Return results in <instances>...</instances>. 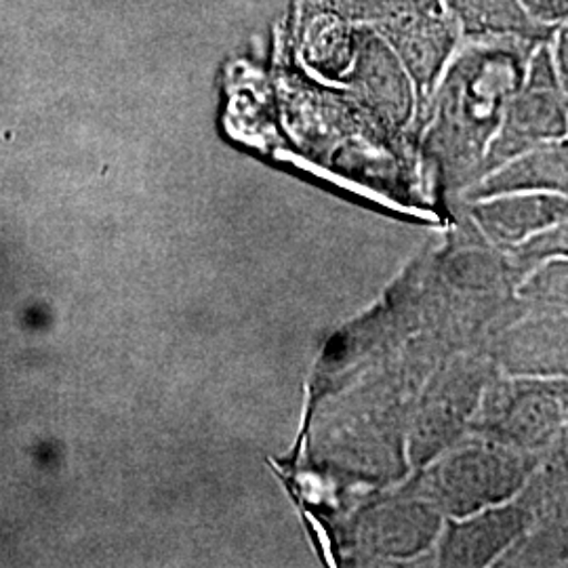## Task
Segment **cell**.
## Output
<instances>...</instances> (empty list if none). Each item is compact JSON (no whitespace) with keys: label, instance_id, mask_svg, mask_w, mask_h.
<instances>
[{"label":"cell","instance_id":"cell-10","mask_svg":"<svg viewBox=\"0 0 568 568\" xmlns=\"http://www.w3.org/2000/svg\"><path fill=\"white\" fill-rule=\"evenodd\" d=\"M447 518L419 487L377 508L368 523V546L392 558H417L434 549Z\"/></svg>","mask_w":568,"mask_h":568},{"label":"cell","instance_id":"cell-12","mask_svg":"<svg viewBox=\"0 0 568 568\" xmlns=\"http://www.w3.org/2000/svg\"><path fill=\"white\" fill-rule=\"evenodd\" d=\"M457 20L464 39L516 37L549 41L554 30L530 20L520 0H440Z\"/></svg>","mask_w":568,"mask_h":568},{"label":"cell","instance_id":"cell-1","mask_svg":"<svg viewBox=\"0 0 568 568\" xmlns=\"http://www.w3.org/2000/svg\"><path fill=\"white\" fill-rule=\"evenodd\" d=\"M537 44L541 42L516 37L464 39L459 44L419 121L424 163L447 196L459 199L476 182Z\"/></svg>","mask_w":568,"mask_h":568},{"label":"cell","instance_id":"cell-11","mask_svg":"<svg viewBox=\"0 0 568 568\" xmlns=\"http://www.w3.org/2000/svg\"><path fill=\"white\" fill-rule=\"evenodd\" d=\"M508 192H546L568 196V138L541 143L471 183L459 203Z\"/></svg>","mask_w":568,"mask_h":568},{"label":"cell","instance_id":"cell-16","mask_svg":"<svg viewBox=\"0 0 568 568\" xmlns=\"http://www.w3.org/2000/svg\"><path fill=\"white\" fill-rule=\"evenodd\" d=\"M549 49H551V60L556 65V74H558L568 98V21L560 23L554 30V34L549 39Z\"/></svg>","mask_w":568,"mask_h":568},{"label":"cell","instance_id":"cell-3","mask_svg":"<svg viewBox=\"0 0 568 568\" xmlns=\"http://www.w3.org/2000/svg\"><path fill=\"white\" fill-rule=\"evenodd\" d=\"M568 415V377L493 375L469 434L544 457L556 445Z\"/></svg>","mask_w":568,"mask_h":568},{"label":"cell","instance_id":"cell-2","mask_svg":"<svg viewBox=\"0 0 568 568\" xmlns=\"http://www.w3.org/2000/svg\"><path fill=\"white\" fill-rule=\"evenodd\" d=\"M544 457L466 436L422 467L417 487L447 520L516 499Z\"/></svg>","mask_w":568,"mask_h":568},{"label":"cell","instance_id":"cell-6","mask_svg":"<svg viewBox=\"0 0 568 568\" xmlns=\"http://www.w3.org/2000/svg\"><path fill=\"white\" fill-rule=\"evenodd\" d=\"M490 377L483 361L466 356L434 375L410 436L413 462L419 469L466 438Z\"/></svg>","mask_w":568,"mask_h":568},{"label":"cell","instance_id":"cell-14","mask_svg":"<svg viewBox=\"0 0 568 568\" xmlns=\"http://www.w3.org/2000/svg\"><path fill=\"white\" fill-rule=\"evenodd\" d=\"M520 293L535 302L568 310V257L544 260L520 286Z\"/></svg>","mask_w":568,"mask_h":568},{"label":"cell","instance_id":"cell-5","mask_svg":"<svg viewBox=\"0 0 568 568\" xmlns=\"http://www.w3.org/2000/svg\"><path fill=\"white\" fill-rule=\"evenodd\" d=\"M405 65L417 91L419 119L455 58L464 34L440 0H400L373 28Z\"/></svg>","mask_w":568,"mask_h":568},{"label":"cell","instance_id":"cell-7","mask_svg":"<svg viewBox=\"0 0 568 568\" xmlns=\"http://www.w3.org/2000/svg\"><path fill=\"white\" fill-rule=\"evenodd\" d=\"M530 485V483H528ZM537 520V499L530 487L495 508L453 518L436 541V565L445 568L499 567Z\"/></svg>","mask_w":568,"mask_h":568},{"label":"cell","instance_id":"cell-8","mask_svg":"<svg viewBox=\"0 0 568 568\" xmlns=\"http://www.w3.org/2000/svg\"><path fill=\"white\" fill-rule=\"evenodd\" d=\"M467 222L495 248L516 251L568 220V196L508 192L466 201Z\"/></svg>","mask_w":568,"mask_h":568},{"label":"cell","instance_id":"cell-17","mask_svg":"<svg viewBox=\"0 0 568 568\" xmlns=\"http://www.w3.org/2000/svg\"><path fill=\"white\" fill-rule=\"evenodd\" d=\"M544 462L549 466L558 467V469H568V415L556 445L551 447Z\"/></svg>","mask_w":568,"mask_h":568},{"label":"cell","instance_id":"cell-13","mask_svg":"<svg viewBox=\"0 0 568 568\" xmlns=\"http://www.w3.org/2000/svg\"><path fill=\"white\" fill-rule=\"evenodd\" d=\"M504 278V262L483 251H462L447 262V281L464 288L487 291Z\"/></svg>","mask_w":568,"mask_h":568},{"label":"cell","instance_id":"cell-4","mask_svg":"<svg viewBox=\"0 0 568 568\" xmlns=\"http://www.w3.org/2000/svg\"><path fill=\"white\" fill-rule=\"evenodd\" d=\"M565 138H568V98L546 41L537 44L528 58L523 87L511 98L495 138L488 143L476 182L523 152Z\"/></svg>","mask_w":568,"mask_h":568},{"label":"cell","instance_id":"cell-9","mask_svg":"<svg viewBox=\"0 0 568 568\" xmlns=\"http://www.w3.org/2000/svg\"><path fill=\"white\" fill-rule=\"evenodd\" d=\"M352 70L365 102L386 124L405 129L406 124L417 122L419 102L415 84L396 53L375 30L358 37Z\"/></svg>","mask_w":568,"mask_h":568},{"label":"cell","instance_id":"cell-15","mask_svg":"<svg viewBox=\"0 0 568 568\" xmlns=\"http://www.w3.org/2000/svg\"><path fill=\"white\" fill-rule=\"evenodd\" d=\"M520 4L528 18L544 28L556 30L568 21V0H520Z\"/></svg>","mask_w":568,"mask_h":568}]
</instances>
